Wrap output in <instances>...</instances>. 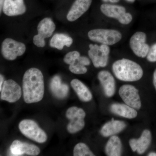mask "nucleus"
Instances as JSON below:
<instances>
[{
	"mask_svg": "<svg viewBox=\"0 0 156 156\" xmlns=\"http://www.w3.org/2000/svg\"><path fill=\"white\" fill-rule=\"evenodd\" d=\"M23 99L26 103L41 101L44 93V83L43 73L40 70L31 68L25 72L23 78Z\"/></svg>",
	"mask_w": 156,
	"mask_h": 156,
	"instance_id": "nucleus-1",
	"label": "nucleus"
},
{
	"mask_svg": "<svg viewBox=\"0 0 156 156\" xmlns=\"http://www.w3.org/2000/svg\"><path fill=\"white\" fill-rule=\"evenodd\" d=\"M113 73L116 77L124 82L139 80L143 75V70L138 63L123 58L117 60L112 65Z\"/></svg>",
	"mask_w": 156,
	"mask_h": 156,
	"instance_id": "nucleus-2",
	"label": "nucleus"
},
{
	"mask_svg": "<svg viewBox=\"0 0 156 156\" xmlns=\"http://www.w3.org/2000/svg\"><path fill=\"white\" fill-rule=\"evenodd\" d=\"M88 36L89 39L92 41L108 46L117 44L122 38L121 32L113 29L92 30L88 32Z\"/></svg>",
	"mask_w": 156,
	"mask_h": 156,
	"instance_id": "nucleus-3",
	"label": "nucleus"
},
{
	"mask_svg": "<svg viewBox=\"0 0 156 156\" xmlns=\"http://www.w3.org/2000/svg\"><path fill=\"white\" fill-rule=\"evenodd\" d=\"M19 129L24 136L39 143H44L48 139L44 131L33 120L25 119L21 121L19 124Z\"/></svg>",
	"mask_w": 156,
	"mask_h": 156,
	"instance_id": "nucleus-4",
	"label": "nucleus"
},
{
	"mask_svg": "<svg viewBox=\"0 0 156 156\" xmlns=\"http://www.w3.org/2000/svg\"><path fill=\"white\" fill-rule=\"evenodd\" d=\"M100 10L105 16L117 20L122 24H129L133 20L132 15L130 13H127L126 8L122 6L102 4L101 6Z\"/></svg>",
	"mask_w": 156,
	"mask_h": 156,
	"instance_id": "nucleus-5",
	"label": "nucleus"
},
{
	"mask_svg": "<svg viewBox=\"0 0 156 156\" xmlns=\"http://www.w3.org/2000/svg\"><path fill=\"white\" fill-rule=\"evenodd\" d=\"M70 122L67 127V131L70 134H75L81 131L85 126L84 119L86 114L82 108L73 106L68 109L66 114Z\"/></svg>",
	"mask_w": 156,
	"mask_h": 156,
	"instance_id": "nucleus-6",
	"label": "nucleus"
},
{
	"mask_svg": "<svg viewBox=\"0 0 156 156\" xmlns=\"http://www.w3.org/2000/svg\"><path fill=\"white\" fill-rule=\"evenodd\" d=\"M88 55L96 68L105 67L107 65L110 49L108 45L90 44Z\"/></svg>",
	"mask_w": 156,
	"mask_h": 156,
	"instance_id": "nucleus-7",
	"label": "nucleus"
},
{
	"mask_svg": "<svg viewBox=\"0 0 156 156\" xmlns=\"http://www.w3.org/2000/svg\"><path fill=\"white\" fill-rule=\"evenodd\" d=\"M55 29L56 25L51 18L46 17L42 20L37 27L38 34L33 38L34 44L38 48L44 47L45 38L51 37Z\"/></svg>",
	"mask_w": 156,
	"mask_h": 156,
	"instance_id": "nucleus-8",
	"label": "nucleus"
},
{
	"mask_svg": "<svg viewBox=\"0 0 156 156\" xmlns=\"http://www.w3.org/2000/svg\"><path fill=\"white\" fill-rule=\"evenodd\" d=\"M26 48L25 44L14 39L6 38L2 45V54L8 60H15L17 56H21L25 53Z\"/></svg>",
	"mask_w": 156,
	"mask_h": 156,
	"instance_id": "nucleus-9",
	"label": "nucleus"
},
{
	"mask_svg": "<svg viewBox=\"0 0 156 156\" xmlns=\"http://www.w3.org/2000/svg\"><path fill=\"white\" fill-rule=\"evenodd\" d=\"M119 94L124 102L135 109L139 110L141 102L138 90L131 85H123L119 90Z\"/></svg>",
	"mask_w": 156,
	"mask_h": 156,
	"instance_id": "nucleus-10",
	"label": "nucleus"
},
{
	"mask_svg": "<svg viewBox=\"0 0 156 156\" xmlns=\"http://www.w3.org/2000/svg\"><path fill=\"white\" fill-rule=\"evenodd\" d=\"M1 99L10 103L16 102L22 95L21 87L12 80L5 81L1 90Z\"/></svg>",
	"mask_w": 156,
	"mask_h": 156,
	"instance_id": "nucleus-11",
	"label": "nucleus"
},
{
	"mask_svg": "<svg viewBox=\"0 0 156 156\" xmlns=\"http://www.w3.org/2000/svg\"><path fill=\"white\" fill-rule=\"evenodd\" d=\"M146 34L141 31L136 32L130 39V48L138 57L145 58L147 56L150 47L146 44Z\"/></svg>",
	"mask_w": 156,
	"mask_h": 156,
	"instance_id": "nucleus-12",
	"label": "nucleus"
},
{
	"mask_svg": "<svg viewBox=\"0 0 156 156\" xmlns=\"http://www.w3.org/2000/svg\"><path fill=\"white\" fill-rule=\"evenodd\" d=\"M152 140L151 133L149 130L146 129L143 131L141 136L137 139L132 138L129 140V144L134 152L139 154L144 153L149 147Z\"/></svg>",
	"mask_w": 156,
	"mask_h": 156,
	"instance_id": "nucleus-13",
	"label": "nucleus"
},
{
	"mask_svg": "<svg viewBox=\"0 0 156 156\" xmlns=\"http://www.w3.org/2000/svg\"><path fill=\"white\" fill-rule=\"evenodd\" d=\"M98 78L107 97L113 96L115 92L116 83L112 75L108 71L102 70L98 73Z\"/></svg>",
	"mask_w": 156,
	"mask_h": 156,
	"instance_id": "nucleus-14",
	"label": "nucleus"
},
{
	"mask_svg": "<svg viewBox=\"0 0 156 156\" xmlns=\"http://www.w3.org/2000/svg\"><path fill=\"white\" fill-rule=\"evenodd\" d=\"M92 3V0H76L67 15V19L70 22L75 21L86 13Z\"/></svg>",
	"mask_w": 156,
	"mask_h": 156,
	"instance_id": "nucleus-15",
	"label": "nucleus"
},
{
	"mask_svg": "<svg viewBox=\"0 0 156 156\" xmlns=\"http://www.w3.org/2000/svg\"><path fill=\"white\" fill-rule=\"evenodd\" d=\"M3 11L7 16H18L24 14L26 7L23 0H4Z\"/></svg>",
	"mask_w": 156,
	"mask_h": 156,
	"instance_id": "nucleus-16",
	"label": "nucleus"
},
{
	"mask_svg": "<svg viewBox=\"0 0 156 156\" xmlns=\"http://www.w3.org/2000/svg\"><path fill=\"white\" fill-rule=\"evenodd\" d=\"M126 127V123L123 121L112 119L104 125L100 133L104 137L113 136L122 131Z\"/></svg>",
	"mask_w": 156,
	"mask_h": 156,
	"instance_id": "nucleus-17",
	"label": "nucleus"
},
{
	"mask_svg": "<svg viewBox=\"0 0 156 156\" xmlns=\"http://www.w3.org/2000/svg\"><path fill=\"white\" fill-rule=\"evenodd\" d=\"M110 109L114 114L127 119H134L137 116V112L135 109L126 104L114 103L111 105Z\"/></svg>",
	"mask_w": 156,
	"mask_h": 156,
	"instance_id": "nucleus-18",
	"label": "nucleus"
},
{
	"mask_svg": "<svg viewBox=\"0 0 156 156\" xmlns=\"http://www.w3.org/2000/svg\"><path fill=\"white\" fill-rule=\"evenodd\" d=\"M70 84L80 100L84 102H88L92 100V93L81 81L77 79H74L71 81Z\"/></svg>",
	"mask_w": 156,
	"mask_h": 156,
	"instance_id": "nucleus-19",
	"label": "nucleus"
},
{
	"mask_svg": "<svg viewBox=\"0 0 156 156\" xmlns=\"http://www.w3.org/2000/svg\"><path fill=\"white\" fill-rule=\"evenodd\" d=\"M50 89L54 96L60 99L66 97L69 92V87L66 84L62 83L58 76L53 78L50 84Z\"/></svg>",
	"mask_w": 156,
	"mask_h": 156,
	"instance_id": "nucleus-20",
	"label": "nucleus"
},
{
	"mask_svg": "<svg viewBox=\"0 0 156 156\" xmlns=\"http://www.w3.org/2000/svg\"><path fill=\"white\" fill-rule=\"evenodd\" d=\"M89 58L86 56H81L73 60L69 63V69L71 72L76 74H83L87 73V66L90 64Z\"/></svg>",
	"mask_w": 156,
	"mask_h": 156,
	"instance_id": "nucleus-21",
	"label": "nucleus"
},
{
	"mask_svg": "<svg viewBox=\"0 0 156 156\" xmlns=\"http://www.w3.org/2000/svg\"><path fill=\"white\" fill-rule=\"evenodd\" d=\"M122 145L121 140L115 135L111 136L107 143L105 151L108 156H120L122 153Z\"/></svg>",
	"mask_w": 156,
	"mask_h": 156,
	"instance_id": "nucleus-22",
	"label": "nucleus"
},
{
	"mask_svg": "<svg viewBox=\"0 0 156 156\" xmlns=\"http://www.w3.org/2000/svg\"><path fill=\"white\" fill-rule=\"evenodd\" d=\"M73 43L72 38L67 35L63 34H56L50 40V46L52 48L62 50L64 46L70 47Z\"/></svg>",
	"mask_w": 156,
	"mask_h": 156,
	"instance_id": "nucleus-23",
	"label": "nucleus"
},
{
	"mask_svg": "<svg viewBox=\"0 0 156 156\" xmlns=\"http://www.w3.org/2000/svg\"><path fill=\"white\" fill-rule=\"evenodd\" d=\"M74 156H94V154L90 150L88 146L83 143H78L73 150Z\"/></svg>",
	"mask_w": 156,
	"mask_h": 156,
	"instance_id": "nucleus-24",
	"label": "nucleus"
},
{
	"mask_svg": "<svg viewBox=\"0 0 156 156\" xmlns=\"http://www.w3.org/2000/svg\"><path fill=\"white\" fill-rule=\"evenodd\" d=\"M40 149L37 146L23 142V154L29 156H37L40 153Z\"/></svg>",
	"mask_w": 156,
	"mask_h": 156,
	"instance_id": "nucleus-25",
	"label": "nucleus"
},
{
	"mask_svg": "<svg viewBox=\"0 0 156 156\" xmlns=\"http://www.w3.org/2000/svg\"><path fill=\"white\" fill-rule=\"evenodd\" d=\"M10 151L13 156L23 155V142L19 140H14L10 147Z\"/></svg>",
	"mask_w": 156,
	"mask_h": 156,
	"instance_id": "nucleus-26",
	"label": "nucleus"
},
{
	"mask_svg": "<svg viewBox=\"0 0 156 156\" xmlns=\"http://www.w3.org/2000/svg\"><path fill=\"white\" fill-rule=\"evenodd\" d=\"M80 56V54L79 52L77 51H72L67 53L64 57V62L66 64L69 65L71 62L73 61L75 58H78Z\"/></svg>",
	"mask_w": 156,
	"mask_h": 156,
	"instance_id": "nucleus-27",
	"label": "nucleus"
},
{
	"mask_svg": "<svg viewBox=\"0 0 156 156\" xmlns=\"http://www.w3.org/2000/svg\"><path fill=\"white\" fill-rule=\"evenodd\" d=\"M146 57L149 62H156V43L150 48Z\"/></svg>",
	"mask_w": 156,
	"mask_h": 156,
	"instance_id": "nucleus-28",
	"label": "nucleus"
},
{
	"mask_svg": "<svg viewBox=\"0 0 156 156\" xmlns=\"http://www.w3.org/2000/svg\"><path fill=\"white\" fill-rule=\"evenodd\" d=\"M153 84L156 91V69L154 71L153 74Z\"/></svg>",
	"mask_w": 156,
	"mask_h": 156,
	"instance_id": "nucleus-29",
	"label": "nucleus"
},
{
	"mask_svg": "<svg viewBox=\"0 0 156 156\" xmlns=\"http://www.w3.org/2000/svg\"><path fill=\"white\" fill-rule=\"evenodd\" d=\"M4 78L2 74L0 75V90L2 89L3 84H4Z\"/></svg>",
	"mask_w": 156,
	"mask_h": 156,
	"instance_id": "nucleus-30",
	"label": "nucleus"
},
{
	"mask_svg": "<svg viewBox=\"0 0 156 156\" xmlns=\"http://www.w3.org/2000/svg\"><path fill=\"white\" fill-rule=\"evenodd\" d=\"M105 2H111L116 3L119 2V0H103Z\"/></svg>",
	"mask_w": 156,
	"mask_h": 156,
	"instance_id": "nucleus-31",
	"label": "nucleus"
},
{
	"mask_svg": "<svg viewBox=\"0 0 156 156\" xmlns=\"http://www.w3.org/2000/svg\"><path fill=\"white\" fill-rule=\"evenodd\" d=\"M149 156H156V153L151 152L148 154Z\"/></svg>",
	"mask_w": 156,
	"mask_h": 156,
	"instance_id": "nucleus-32",
	"label": "nucleus"
},
{
	"mask_svg": "<svg viewBox=\"0 0 156 156\" xmlns=\"http://www.w3.org/2000/svg\"><path fill=\"white\" fill-rule=\"evenodd\" d=\"M4 2V0H1V11H2V9Z\"/></svg>",
	"mask_w": 156,
	"mask_h": 156,
	"instance_id": "nucleus-33",
	"label": "nucleus"
},
{
	"mask_svg": "<svg viewBox=\"0 0 156 156\" xmlns=\"http://www.w3.org/2000/svg\"><path fill=\"white\" fill-rule=\"evenodd\" d=\"M126 1H128V2H130L133 3L135 2V0H126Z\"/></svg>",
	"mask_w": 156,
	"mask_h": 156,
	"instance_id": "nucleus-34",
	"label": "nucleus"
}]
</instances>
